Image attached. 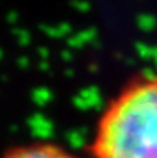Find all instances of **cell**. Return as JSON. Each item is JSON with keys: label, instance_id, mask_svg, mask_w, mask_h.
Wrapping results in <instances>:
<instances>
[{"label": "cell", "instance_id": "obj_1", "mask_svg": "<svg viewBox=\"0 0 157 158\" xmlns=\"http://www.w3.org/2000/svg\"><path fill=\"white\" fill-rule=\"evenodd\" d=\"M90 152L95 158H157V75L132 81L111 101Z\"/></svg>", "mask_w": 157, "mask_h": 158}, {"label": "cell", "instance_id": "obj_2", "mask_svg": "<svg viewBox=\"0 0 157 158\" xmlns=\"http://www.w3.org/2000/svg\"><path fill=\"white\" fill-rule=\"evenodd\" d=\"M2 158H79L66 148L48 142H35L10 148Z\"/></svg>", "mask_w": 157, "mask_h": 158}, {"label": "cell", "instance_id": "obj_3", "mask_svg": "<svg viewBox=\"0 0 157 158\" xmlns=\"http://www.w3.org/2000/svg\"><path fill=\"white\" fill-rule=\"evenodd\" d=\"M76 5H79V8H88V6H85V3L84 2H74Z\"/></svg>", "mask_w": 157, "mask_h": 158}]
</instances>
